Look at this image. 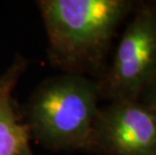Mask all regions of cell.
Listing matches in <instances>:
<instances>
[{
	"label": "cell",
	"instance_id": "obj_5",
	"mask_svg": "<svg viewBox=\"0 0 156 155\" xmlns=\"http://www.w3.org/2000/svg\"><path fill=\"white\" fill-rule=\"evenodd\" d=\"M28 65L27 58L16 54L8 68L0 74V155H19L29 146L27 126L13 96Z\"/></svg>",
	"mask_w": 156,
	"mask_h": 155
},
{
	"label": "cell",
	"instance_id": "obj_4",
	"mask_svg": "<svg viewBox=\"0 0 156 155\" xmlns=\"http://www.w3.org/2000/svg\"><path fill=\"white\" fill-rule=\"evenodd\" d=\"M88 151L102 155H154L156 113L139 100L109 102L99 108Z\"/></svg>",
	"mask_w": 156,
	"mask_h": 155
},
{
	"label": "cell",
	"instance_id": "obj_7",
	"mask_svg": "<svg viewBox=\"0 0 156 155\" xmlns=\"http://www.w3.org/2000/svg\"><path fill=\"white\" fill-rule=\"evenodd\" d=\"M19 155H34V154L32 153V151L30 149V146H27V147H25L24 149L21 151V153L19 154Z\"/></svg>",
	"mask_w": 156,
	"mask_h": 155
},
{
	"label": "cell",
	"instance_id": "obj_2",
	"mask_svg": "<svg viewBox=\"0 0 156 155\" xmlns=\"http://www.w3.org/2000/svg\"><path fill=\"white\" fill-rule=\"evenodd\" d=\"M100 100L94 79L73 74L45 79L21 109L30 140L55 152L88 151Z\"/></svg>",
	"mask_w": 156,
	"mask_h": 155
},
{
	"label": "cell",
	"instance_id": "obj_8",
	"mask_svg": "<svg viewBox=\"0 0 156 155\" xmlns=\"http://www.w3.org/2000/svg\"><path fill=\"white\" fill-rule=\"evenodd\" d=\"M154 155H156V152H155V154H154Z\"/></svg>",
	"mask_w": 156,
	"mask_h": 155
},
{
	"label": "cell",
	"instance_id": "obj_1",
	"mask_svg": "<svg viewBox=\"0 0 156 155\" xmlns=\"http://www.w3.org/2000/svg\"><path fill=\"white\" fill-rule=\"evenodd\" d=\"M135 0H41L48 58L62 74L99 80L117 30L132 15Z\"/></svg>",
	"mask_w": 156,
	"mask_h": 155
},
{
	"label": "cell",
	"instance_id": "obj_3",
	"mask_svg": "<svg viewBox=\"0 0 156 155\" xmlns=\"http://www.w3.org/2000/svg\"><path fill=\"white\" fill-rule=\"evenodd\" d=\"M156 75V1H140L115 51L97 80L101 99L138 100Z\"/></svg>",
	"mask_w": 156,
	"mask_h": 155
},
{
	"label": "cell",
	"instance_id": "obj_6",
	"mask_svg": "<svg viewBox=\"0 0 156 155\" xmlns=\"http://www.w3.org/2000/svg\"><path fill=\"white\" fill-rule=\"evenodd\" d=\"M138 100L156 113V75L146 85V87L139 96Z\"/></svg>",
	"mask_w": 156,
	"mask_h": 155
}]
</instances>
